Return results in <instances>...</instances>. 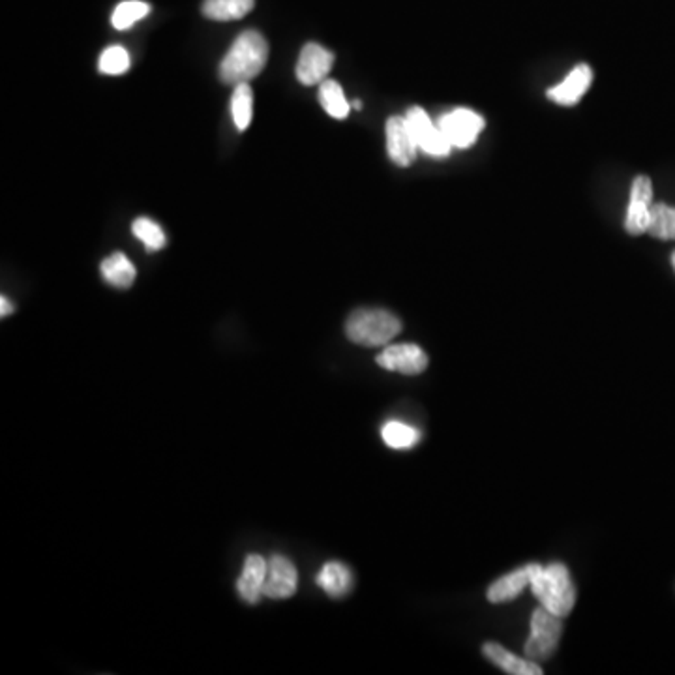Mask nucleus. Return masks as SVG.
Segmentation results:
<instances>
[{"mask_svg": "<svg viewBox=\"0 0 675 675\" xmlns=\"http://www.w3.org/2000/svg\"><path fill=\"white\" fill-rule=\"evenodd\" d=\"M402 333V321L381 308L355 310L345 323V334L362 347H379Z\"/></svg>", "mask_w": 675, "mask_h": 675, "instance_id": "3", "label": "nucleus"}, {"mask_svg": "<svg viewBox=\"0 0 675 675\" xmlns=\"http://www.w3.org/2000/svg\"><path fill=\"white\" fill-rule=\"evenodd\" d=\"M150 12V4L143 3V0H124L120 3L113 15H111V25L117 31H126L129 27H134L138 21L145 19Z\"/></svg>", "mask_w": 675, "mask_h": 675, "instance_id": "23", "label": "nucleus"}, {"mask_svg": "<svg viewBox=\"0 0 675 675\" xmlns=\"http://www.w3.org/2000/svg\"><path fill=\"white\" fill-rule=\"evenodd\" d=\"M386 152L390 160L400 167H407L417 158L419 143L405 117H390L386 120Z\"/></svg>", "mask_w": 675, "mask_h": 675, "instance_id": "8", "label": "nucleus"}, {"mask_svg": "<svg viewBox=\"0 0 675 675\" xmlns=\"http://www.w3.org/2000/svg\"><path fill=\"white\" fill-rule=\"evenodd\" d=\"M129 62H132V58H129V53L124 48L111 46L102 53L98 68L105 75H122L129 70Z\"/></svg>", "mask_w": 675, "mask_h": 675, "instance_id": "25", "label": "nucleus"}, {"mask_svg": "<svg viewBox=\"0 0 675 675\" xmlns=\"http://www.w3.org/2000/svg\"><path fill=\"white\" fill-rule=\"evenodd\" d=\"M591 81H593L591 68L587 67V64H578V67L567 77L546 93L548 100L564 107L576 105L582 100V96L587 93V89L591 86Z\"/></svg>", "mask_w": 675, "mask_h": 675, "instance_id": "13", "label": "nucleus"}, {"mask_svg": "<svg viewBox=\"0 0 675 675\" xmlns=\"http://www.w3.org/2000/svg\"><path fill=\"white\" fill-rule=\"evenodd\" d=\"M405 119L413 129V134H415L419 148H422L426 155L435 158H445L450 155L452 145L441 132V128L430 120L422 107H411Z\"/></svg>", "mask_w": 675, "mask_h": 675, "instance_id": "6", "label": "nucleus"}, {"mask_svg": "<svg viewBox=\"0 0 675 675\" xmlns=\"http://www.w3.org/2000/svg\"><path fill=\"white\" fill-rule=\"evenodd\" d=\"M298 574L295 564L284 555H272L269 559V571L265 582V597L274 600H284L297 593Z\"/></svg>", "mask_w": 675, "mask_h": 675, "instance_id": "11", "label": "nucleus"}, {"mask_svg": "<svg viewBox=\"0 0 675 675\" xmlns=\"http://www.w3.org/2000/svg\"><path fill=\"white\" fill-rule=\"evenodd\" d=\"M531 591L548 612L567 617L576 602V587L573 583L569 569L561 563H552L542 567L538 563H531Z\"/></svg>", "mask_w": 675, "mask_h": 675, "instance_id": "2", "label": "nucleus"}, {"mask_svg": "<svg viewBox=\"0 0 675 675\" xmlns=\"http://www.w3.org/2000/svg\"><path fill=\"white\" fill-rule=\"evenodd\" d=\"M255 0H205L201 12L212 21L243 19L253 10Z\"/></svg>", "mask_w": 675, "mask_h": 675, "instance_id": "18", "label": "nucleus"}, {"mask_svg": "<svg viewBox=\"0 0 675 675\" xmlns=\"http://www.w3.org/2000/svg\"><path fill=\"white\" fill-rule=\"evenodd\" d=\"M563 617L548 612L546 608H537L531 616V633L524 645L526 657L535 662H544L554 657L563 635Z\"/></svg>", "mask_w": 675, "mask_h": 675, "instance_id": "4", "label": "nucleus"}, {"mask_svg": "<svg viewBox=\"0 0 675 675\" xmlns=\"http://www.w3.org/2000/svg\"><path fill=\"white\" fill-rule=\"evenodd\" d=\"M100 271H102V276H103L107 284H111L113 288H119V289L132 288L134 281H136V276H138V271H136L132 261H129L120 252L105 257L102 261Z\"/></svg>", "mask_w": 675, "mask_h": 675, "instance_id": "17", "label": "nucleus"}, {"mask_svg": "<svg viewBox=\"0 0 675 675\" xmlns=\"http://www.w3.org/2000/svg\"><path fill=\"white\" fill-rule=\"evenodd\" d=\"M317 585L329 597L338 599L351 591L353 574L347 564L340 561H329L317 574Z\"/></svg>", "mask_w": 675, "mask_h": 675, "instance_id": "15", "label": "nucleus"}, {"mask_svg": "<svg viewBox=\"0 0 675 675\" xmlns=\"http://www.w3.org/2000/svg\"><path fill=\"white\" fill-rule=\"evenodd\" d=\"M319 102L333 119H347L351 111V103L347 102L340 83L333 79H324L319 84Z\"/></svg>", "mask_w": 675, "mask_h": 675, "instance_id": "19", "label": "nucleus"}, {"mask_svg": "<svg viewBox=\"0 0 675 675\" xmlns=\"http://www.w3.org/2000/svg\"><path fill=\"white\" fill-rule=\"evenodd\" d=\"M376 362L388 369L404 376H419L428 368V355L415 343H398L388 345L377 355Z\"/></svg>", "mask_w": 675, "mask_h": 675, "instance_id": "7", "label": "nucleus"}, {"mask_svg": "<svg viewBox=\"0 0 675 675\" xmlns=\"http://www.w3.org/2000/svg\"><path fill=\"white\" fill-rule=\"evenodd\" d=\"M483 653L484 657L493 662L499 670H503L505 673H511V675H542V668L538 666V662L531 661V659H521V657H516L514 653H511L509 649H505L503 645L499 644H484L483 647Z\"/></svg>", "mask_w": 675, "mask_h": 675, "instance_id": "14", "label": "nucleus"}, {"mask_svg": "<svg viewBox=\"0 0 675 675\" xmlns=\"http://www.w3.org/2000/svg\"><path fill=\"white\" fill-rule=\"evenodd\" d=\"M531 583V569L529 564L524 569H518L507 576H501L488 587V600L493 604H503L514 600L526 587Z\"/></svg>", "mask_w": 675, "mask_h": 675, "instance_id": "16", "label": "nucleus"}, {"mask_svg": "<svg viewBox=\"0 0 675 675\" xmlns=\"http://www.w3.org/2000/svg\"><path fill=\"white\" fill-rule=\"evenodd\" d=\"M132 231L139 238V241L147 246V250H150V252L162 250L167 243L165 233L162 231V227L152 220H148V218H138V220L132 226Z\"/></svg>", "mask_w": 675, "mask_h": 675, "instance_id": "24", "label": "nucleus"}, {"mask_svg": "<svg viewBox=\"0 0 675 675\" xmlns=\"http://www.w3.org/2000/svg\"><path fill=\"white\" fill-rule=\"evenodd\" d=\"M12 312H13V304H12L6 297L0 298V315L6 317V315H10Z\"/></svg>", "mask_w": 675, "mask_h": 675, "instance_id": "26", "label": "nucleus"}, {"mask_svg": "<svg viewBox=\"0 0 675 675\" xmlns=\"http://www.w3.org/2000/svg\"><path fill=\"white\" fill-rule=\"evenodd\" d=\"M269 561L261 555L252 554L246 557L241 576L236 580V591L248 604H257L265 597V582H267Z\"/></svg>", "mask_w": 675, "mask_h": 675, "instance_id": "12", "label": "nucleus"}, {"mask_svg": "<svg viewBox=\"0 0 675 675\" xmlns=\"http://www.w3.org/2000/svg\"><path fill=\"white\" fill-rule=\"evenodd\" d=\"M651 207H653V184L651 179L640 175L633 182L630 190V203L626 209L625 229L628 235H644L647 233L649 220H651Z\"/></svg>", "mask_w": 675, "mask_h": 675, "instance_id": "9", "label": "nucleus"}, {"mask_svg": "<svg viewBox=\"0 0 675 675\" xmlns=\"http://www.w3.org/2000/svg\"><path fill=\"white\" fill-rule=\"evenodd\" d=\"M334 55L319 43H306L297 62V79L302 84H321L333 70Z\"/></svg>", "mask_w": 675, "mask_h": 675, "instance_id": "10", "label": "nucleus"}, {"mask_svg": "<svg viewBox=\"0 0 675 675\" xmlns=\"http://www.w3.org/2000/svg\"><path fill=\"white\" fill-rule=\"evenodd\" d=\"M353 107H355V109H360V107H362V103H360V102L357 100V102H353Z\"/></svg>", "mask_w": 675, "mask_h": 675, "instance_id": "27", "label": "nucleus"}, {"mask_svg": "<svg viewBox=\"0 0 675 675\" xmlns=\"http://www.w3.org/2000/svg\"><path fill=\"white\" fill-rule=\"evenodd\" d=\"M269 60V43L257 31H246L238 36L220 64V77L226 84L250 83L265 70Z\"/></svg>", "mask_w": 675, "mask_h": 675, "instance_id": "1", "label": "nucleus"}, {"mask_svg": "<svg viewBox=\"0 0 675 675\" xmlns=\"http://www.w3.org/2000/svg\"><path fill=\"white\" fill-rule=\"evenodd\" d=\"M647 233L661 241L675 238V209L666 203H653Z\"/></svg>", "mask_w": 675, "mask_h": 675, "instance_id": "22", "label": "nucleus"}, {"mask_svg": "<svg viewBox=\"0 0 675 675\" xmlns=\"http://www.w3.org/2000/svg\"><path fill=\"white\" fill-rule=\"evenodd\" d=\"M231 117L235 126L244 132L248 126L252 124L253 117V93L252 86L248 83H241L235 86L233 96H231Z\"/></svg>", "mask_w": 675, "mask_h": 675, "instance_id": "21", "label": "nucleus"}, {"mask_svg": "<svg viewBox=\"0 0 675 675\" xmlns=\"http://www.w3.org/2000/svg\"><path fill=\"white\" fill-rule=\"evenodd\" d=\"M381 438L386 447L396 449V450H405V449H413L421 441V431L405 422L388 421L381 428Z\"/></svg>", "mask_w": 675, "mask_h": 675, "instance_id": "20", "label": "nucleus"}, {"mask_svg": "<svg viewBox=\"0 0 675 675\" xmlns=\"http://www.w3.org/2000/svg\"><path fill=\"white\" fill-rule=\"evenodd\" d=\"M438 126L441 128V132L445 134L452 148H469L476 141L478 134L484 129V119L471 111V109L460 107L452 109L450 113H445L440 119Z\"/></svg>", "mask_w": 675, "mask_h": 675, "instance_id": "5", "label": "nucleus"}, {"mask_svg": "<svg viewBox=\"0 0 675 675\" xmlns=\"http://www.w3.org/2000/svg\"><path fill=\"white\" fill-rule=\"evenodd\" d=\"M671 265H673V269H675V252L671 253Z\"/></svg>", "mask_w": 675, "mask_h": 675, "instance_id": "28", "label": "nucleus"}]
</instances>
